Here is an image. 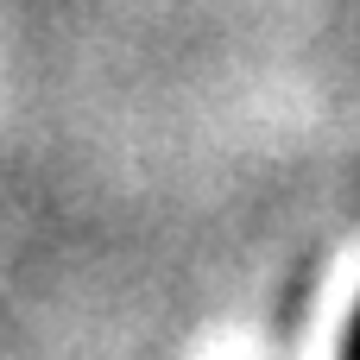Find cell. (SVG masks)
I'll use <instances>...</instances> for the list:
<instances>
[{
  "mask_svg": "<svg viewBox=\"0 0 360 360\" xmlns=\"http://www.w3.org/2000/svg\"><path fill=\"white\" fill-rule=\"evenodd\" d=\"M342 360H360V304H354V323H348V342H342Z\"/></svg>",
  "mask_w": 360,
  "mask_h": 360,
  "instance_id": "1",
  "label": "cell"
}]
</instances>
